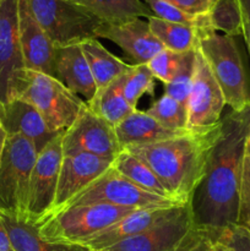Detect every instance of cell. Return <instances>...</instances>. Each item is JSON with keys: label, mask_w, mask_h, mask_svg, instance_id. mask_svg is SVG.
I'll return each instance as SVG.
<instances>
[{"label": "cell", "mask_w": 250, "mask_h": 251, "mask_svg": "<svg viewBox=\"0 0 250 251\" xmlns=\"http://www.w3.org/2000/svg\"><path fill=\"white\" fill-rule=\"evenodd\" d=\"M217 242L233 251H250V233L238 226H230L218 232Z\"/></svg>", "instance_id": "e575fe53"}, {"label": "cell", "mask_w": 250, "mask_h": 251, "mask_svg": "<svg viewBox=\"0 0 250 251\" xmlns=\"http://www.w3.org/2000/svg\"><path fill=\"white\" fill-rule=\"evenodd\" d=\"M225 107V97L202 54L196 51L193 82L189 95L188 131H201L218 124Z\"/></svg>", "instance_id": "7c38bea8"}, {"label": "cell", "mask_w": 250, "mask_h": 251, "mask_svg": "<svg viewBox=\"0 0 250 251\" xmlns=\"http://www.w3.org/2000/svg\"><path fill=\"white\" fill-rule=\"evenodd\" d=\"M193 16H207L217 0H164Z\"/></svg>", "instance_id": "d590c367"}, {"label": "cell", "mask_w": 250, "mask_h": 251, "mask_svg": "<svg viewBox=\"0 0 250 251\" xmlns=\"http://www.w3.org/2000/svg\"><path fill=\"white\" fill-rule=\"evenodd\" d=\"M2 223L14 251H91L81 244L48 242L39 234L38 225L15 216L2 213Z\"/></svg>", "instance_id": "44dd1931"}, {"label": "cell", "mask_w": 250, "mask_h": 251, "mask_svg": "<svg viewBox=\"0 0 250 251\" xmlns=\"http://www.w3.org/2000/svg\"><path fill=\"white\" fill-rule=\"evenodd\" d=\"M32 14L55 48L97 38L103 21L69 0H27Z\"/></svg>", "instance_id": "5b68a950"}, {"label": "cell", "mask_w": 250, "mask_h": 251, "mask_svg": "<svg viewBox=\"0 0 250 251\" xmlns=\"http://www.w3.org/2000/svg\"><path fill=\"white\" fill-rule=\"evenodd\" d=\"M97 38L117 44L135 65L149 64L164 47L151 32L149 22L132 19L123 22H103L96 32Z\"/></svg>", "instance_id": "5bb4252c"}, {"label": "cell", "mask_w": 250, "mask_h": 251, "mask_svg": "<svg viewBox=\"0 0 250 251\" xmlns=\"http://www.w3.org/2000/svg\"><path fill=\"white\" fill-rule=\"evenodd\" d=\"M80 46L95 78L97 90L104 87L115 78L131 70L132 65L124 63L118 56L110 53L97 38L83 41Z\"/></svg>", "instance_id": "603a6c76"}, {"label": "cell", "mask_w": 250, "mask_h": 251, "mask_svg": "<svg viewBox=\"0 0 250 251\" xmlns=\"http://www.w3.org/2000/svg\"><path fill=\"white\" fill-rule=\"evenodd\" d=\"M186 131L188 130L168 129L147 112L137 109L115 126V134L123 150L130 146L163 141L185 134Z\"/></svg>", "instance_id": "ffe728a7"}, {"label": "cell", "mask_w": 250, "mask_h": 251, "mask_svg": "<svg viewBox=\"0 0 250 251\" xmlns=\"http://www.w3.org/2000/svg\"><path fill=\"white\" fill-rule=\"evenodd\" d=\"M97 16L103 22H123L153 16L141 0H69Z\"/></svg>", "instance_id": "cb8c5ba5"}, {"label": "cell", "mask_w": 250, "mask_h": 251, "mask_svg": "<svg viewBox=\"0 0 250 251\" xmlns=\"http://www.w3.org/2000/svg\"><path fill=\"white\" fill-rule=\"evenodd\" d=\"M0 123L7 136L25 137L32 142L37 153L61 134L51 132L38 110L21 98L0 104Z\"/></svg>", "instance_id": "e0dca14e"}, {"label": "cell", "mask_w": 250, "mask_h": 251, "mask_svg": "<svg viewBox=\"0 0 250 251\" xmlns=\"http://www.w3.org/2000/svg\"><path fill=\"white\" fill-rule=\"evenodd\" d=\"M19 34L27 70L56 78L55 47L33 16L27 0H19Z\"/></svg>", "instance_id": "2e32d148"}, {"label": "cell", "mask_w": 250, "mask_h": 251, "mask_svg": "<svg viewBox=\"0 0 250 251\" xmlns=\"http://www.w3.org/2000/svg\"><path fill=\"white\" fill-rule=\"evenodd\" d=\"M243 16V36L250 53V0H239Z\"/></svg>", "instance_id": "8d00e7d4"}, {"label": "cell", "mask_w": 250, "mask_h": 251, "mask_svg": "<svg viewBox=\"0 0 250 251\" xmlns=\"http://www.w3.org/2000/svg\"><path fill=\"white\" fill-rule=\"evenodd\" d=\"M56 80L75 95H81L86 102L95 96L96 87L91 69L88 66L80 44L55 48Z\"/></svg>", "instance_id": "d6986e66"}, {"label": "cell", "mask_w": 250, "mask_h": 251, "mask_svg": "<svg viewBox=\"0 0 250 251\" xmlns=\"http://www.w3.org/2000/svg\"><path fill=\"white\" fill-rule=\"evenodd\" d=\"M194 68H195V60L189 63L171 82L164 85L166 95L184 105H186V103H188L189 95H190Z\"/></svg>", "instance_id": "d6a6232c"}, {"label": "cell", "mask_w": 250, "mask_h": 251, "mask_svg": "<svg viewBox=\"0 0 250 251\" xmlns=\"http://www.w3.org/2000/svg\"><path fill=\"white\" fill-rule=\"evenodd\" d=\"M199 51L207 61L225 97V105L240 112L250 104V91L234 37L212 28L199 31Z\"/></svg>", "instance_id": "3957f363"}, {"label": "cell", "mask_w": 250, "mask_h": 251, "mask_svg": "<svg viewBox=\"0 0 250 251\" xmlns=\"http://www.w3.org/2000/svg\"><path fill=\"white\" fill-rule=\"evenodd\" d=\"M208 251H233L230 248H228L227 245L222 244V243L220 242H215L212 244V247L208 249Z\"/></svg>", "instance_id": "ab89813d"}, {"label": "cell", "mask_w": 250, "mask_h": 251, "mask_svg": "<svg viewBox=\"0 0 250 251\" xmlns=\"http://www.w3.org/2000/svg\"><path fill=\"white\" fill-rule=\"evenodd\" d=\"M193 226L191 206L190 202H186L181 205L180 210L173 217L108 249L112 251H175Z\"/></svg>", "instance_id": "9a60e30c"}, {"label": "cell", "mask_w": 250, "mask_h": 251, "mask_svg": "<svg viewBox=\"0 0 250 251\" xmlns=\"http://www.w3.org/2000/svg\"><path fill=\"white\" fill-rule=\"evenodd\" d=\"M112 167L142 190L154 194V195L162 196V198L174 200L169 195L168 191L166 190L161 180L157 178L156 174L150 169V167L146 166L142 161H140L134 154L127 152L126 150H124L113 161Z\"/></svg>", "instance_id": "484cf974"}, {"label": "cell", "mask_w": 250, "mask_h": 251, "mask_svg": "<svg viewBox=\"0 0 250 251\" xmlns=\"http://www.w3.org/2000/svg\"><path fill=\"white\" fill-rule=\"evenodd\" d=\"M211 27L229 37L243 36V16L239 0H217L208 14Z\"/></svg>", "instance_id": "4316f807"}, {"label": "cell", "mask_w": 250, "mask_h": 251, "mask_svg": "<svg viewBox=\"0 0 250 251\" xmlns=\"http://www.w3.org/2000/svg\"><path fill=\"white\" fill-rule=\"evenodd\" d=\"M181 205H184V203H181ZM181 205L173 206V207L136 210L127 215L126 217L118 221L110 227H108L107 229L87 238L80 244L90 248L91 250L108 249V248L113 247V245L118 244L123 240L135 237V235L152 228L153 226L173 217L180 210Z\"/></svg>", "instance_id": "ac0fdd59"}, {"label": "cell", "mask_w": 250, "mask_h": 251, "mask_svg": "<svg viewBox=\"0 0 250 251\" xmlns=\"http://www.w3.org/2000/svg\"><path fill=\"white\" fill-rule=\"evenodd\" d=\"M147 22L152 33L168 50L185 53L198 49L200 28L173 24L156 16H150Z\"/></svg>", "instance_id": "d4e9b609"}, {"label": "cell", "mask_w": 250, "mask_h": 251, "mask_svg": "<svg viewBox=\"0 0 250 251\" xmlns=\"http://www.w3.org/2000/svg\"><path fill=\"white\" fill-rule=\"evenodd\" d=\"M134 211L136 208L107 203L71 206L44 218L38 225L39 234L51 243L80 244Z\"/></svg>", "instance_id": "277c9868"}, {"label": "cell", "mask_w": 250, "mask_h": 251, "mask_svg": "<svg viewBox=\"0 0 250 251\" xmlns=\"http://www.w3.org/2000/svg\"><path fill=\"white\" fill-rule=\"evenodd\" d=\"M20 98L39 112L51 132H64L73 125L86 100L47 74L27 70V83Z\"/></svg>", "instance_id": "52a82bcc"}, {"label": "cell", "mask_w": 250, "mask_h": 251, "mask_svg": "<svg viewBox=\"0 0 250 251\" xmlns=\"http://www.w3.org/2000/svg\"><path fill=\"white\" fill-rule=\"evenodd\" d=\"M92 203H107V205L131 207L136 210L173 207V206L181 205L178 201L142 190L129 179L122 176L119 172L115 171L112 166L102 176L92 181L87 188L71 199L64 208L77 205H92Z\"/></svg>", "instance_id": "ba28073f"}, {"label": "cell", "mask_w": 250, "mask_h": 251, "mask_svg": "<svg viewBox=\"0 0 250 251\" xmlns=\"http://www.w3.org/2000/svg\"><path fill=\"white\" fill-rule=\"evenodd\" d=\"M91 251H112L109 249H100V250H91Z\"/></svg>", "instance_id": "b9f144b4"}, {"label": "cell", "mask_w": 250, "mask_h": 251, "mask_svg": "<svg viewBox=\"0 0 250 251\" xmlns=\"http://www.w3.org/2000/svg\"><path fill=\"white\" fill-rule=\"evenodd\" d=\"M151 117L168 129L188 130V109L186 105L164 93L146 110Z\"/></svg>", "instance_id": "f546056e"}, {"label": "cell", "mask_w": 250, "mask_h": 251, "mask_svg": "<svg viewBox=\"0 0 250 251\" xmlns=\"http://www.w3.org/2000/svg\"><path fill=\"white\" fill-rule=\"evenodd\" d=\"M221 132L220 120L210 129L186 131L172 139L125 150L150 167L174 200L185 203L190 202L205 176L208 157Z\"/></svg>", "instance_id": "7a4b0ae2"}, {"label": "cell", "mask_w": 250, "mask_h": 251, "mask_svg": "<svg viewBox=\"0 0 250 251\" xmlns=\"http://www.w3.org/2000/svg\"><path fill=\"white\" fill-rule=\"evenodd\" d=\"M65 132V131H64ZM51 140L38 154L29 178L27 221L39 225L54 206L63 161V135Z\"/></svg>", "instance_id": "8fae6325"}, {"label": "cell", "mask_w": 250, "mask_h": 251, "mask_svg": "<svg viewBox=\"0 0 250 251\" xmlns=\"http://www.w3.org/2000/svg\"><path fill=\"white\" fill-rule=\"evenodd\" d=\"M6 141H7V134L4 130V127H2L1 123H0V166H1L2 156H4L5 147H6Z\"/></svg>", "instance_id": "f35d334b"}, {"label": "cell", "mask_w": 250, "mask_h": 251, "mask_svg": "<svg viewBox=\"0 0 250 251\" xmlns=\"http://www.w3.org/2000/svg\"><path fill=\"white\" fill-rule=\"evenodd\" d=\"M27 83L19 34V0H0V104L20 98Z\"/></svg>", "instance_id": "9c48e42d"}, {"label": "cell", "mask_w": 250, "mask_h": 251, "mask_svg": "<svg viewBox=\"0 0 250 251\" xmlns=\"http://www.w3.org/2000/svg\"><path fill=\"white\" fill-rule=\"evenodd\" d=\"M156 77L150 70L147 64L132 65L131 70L126 74L124 83V97L130 107L136 109L137 103L144 95L153 97L156 92Z\"/></svg>", "instance_id": "f1b7e54d"}, {"label": "cell", "mask_w": 250, "mask_h": 251, "mask_svg": "<svg viewBox=\"0 0 250 251\" xmlns=\"http://www.w3.org/2000/svg\"><path fill=\"white\" fill-rule=\"evenodd\" d=\"M218 232L194 227L181 239L175 251H208L212 244L217 242Z\"/></svg>", "instance_id": "836d02e7"}, {"label": "cell", "mask_w": 250, "mask_h": 251, "mask_svg": "<svg viewBox=\"0 0 250 251\" xmlns=\"http://www.w3.org/2000/svg\"><path fill=\"white\" fill-rule=\"evenodd\" d=\"M112 163L113 161L90 153L64 154L54 206L48 216L55 215L63 210L71 199L102 176Z\"/></svg>", "instance_id": "4fadbf2b"}, {"label": "cell", "mask_w": 250, "mask_h": 251, "mask_svg": "<svg viewBox=\"0 0 250 251\" xmlns=\"http://www.w3.org/2000/svg\"><path fill=\"white\" fill-rule=\"evenodd\" d=\"M248 145L250 146V127H249V135H248Z\"/></svg>", "instance_id": "60d3db41"}, {"label": "cell", "mask_w": 250, "mask_h": 251, "mask_svg": "<svg viewBox=\"0 0 250 251\" xmlns=\"http://www.w3.org/2000/svg\"><path fill=\"white\" fill-rule=\"evenodd\" d=\"M238 227L250 233V146L247 144L244 164H243L242 183L239 194V210H238Z\"/></svg>", "instance_id": "1f68e13d"}, {"label": "cell", "mask_w": 250, "mask_h": 251, "mask_svg": "<svg viewBox=\"0 0 250 251\" xmlns=\"http://www.w3.org/2000/svg\"><path fill=\"white\" fill-rule=\"evenodd\" d=\"M37 154L27 139L7 136L0 166V212L27 221L29 178Z\"/></svg>", "instance_id": "8992f818"}, {"label": "cell", "mask_w": 250, "mask_h": 251, "mask_svg": "<svg viewBox=\"0 0 250 251\" xmlns=\"http://www.w3.org/2000/svg\"><path fill=\"white\" fill-rule=\"evenodd\" d=\"M196 51H198V49L185 51V53H178V51H172L164 48L147 65H149L150 70L152 71L154 77L161 81L163 85H167L189 63L195 60Z\"/></svg>", "instance_id": "83f0119b"}, {"label": "cell", "mask_w": 250, "mask_h": 251, "mask_svg": "<svg viewBox=\"0 0 250 251\" xmlns=\"http://www.w3.org/2000/svg\"><path fill=\"white\" fill-rule=\"evenodd\" d=\"M222 132L190 200L194 227L220 232L237 225L240 183L250 127V104L221 118Z\"/></svg>", "instance_id": "6da1fadb"}, {"label": "cell", "mask_w": 250, "mask_h": 251, "mask_svg": "<svg viewBox=\"0 0 250 251\" xmlns=\"http://www.w3.org/2000/svg\"><path fill=\"white\" fill-rule=\"evenodd\" d=\"M123 151L115 127L95 114L87 103H83L75 122L64 132L63 153H90L114 161Z\"/></svg>", "instance_id": "30bf717a"}, {"label": "cell", "mask_w": 250, "mask_h": 251, "mask_svg": "<svg viewBox=\"0 0 250 251\" xmlns=\"http://www.w3.org/2000/svg\"><path fill=\"white\" fill-rule=\"evenodd\" d=\"M145 4L149 6L153 16L164 20V21L196 27V28L200 29L212 28L208 15L207 16H193V15H189L186 12L181 11L180 9L169 4V2L164 1V0H145Z\"/></svg>", "instance_id": "4dcf8cb0"}, {"label": "cell", "mask_w": 250, "mask_h": 251, "mask_svg": "<svg viewBox=\"0 0 250 251\" xmlns=\"http://www.w3.org/2000/svg\"><path fill=\"white\" fill-rule=\"evenodd\" d=\"M126 74L119 76L107 86L96 91L95 96L86 102L95 114L114 127L126 119L135 110L134 108L130 107L124 97V83Z\"/></svg>", "instance_id": "7402d4cb"}, {"label": "cell", "mask_w": 250, "mask_h": 251, "mask_svg": "<svg viewBox=\"0 0 250 251\" xmlns=\"http://www.w3.org/2000/svg\"><path fill=\"white\" fill-rule=\"evenodd\" d=\"M0 251H14L11 244H10L7 232L2 223V213L0 212Z\"/></svg>", "instance_id": "74e56055"}]
</instances>
